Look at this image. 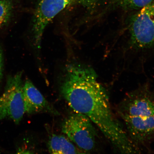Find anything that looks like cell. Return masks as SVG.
Segmentation results:
<instances>
[{"label": "cell", "mask_w": 154, "mask_h": 154, "mask_svg": "<svg viewBox=\"0 0 154 154\" xmlns=\"http://www.w3.org/2000/svg\"><path fill=\"white\" fill-rule=\"evenodd\" d=\"M48 150L52 154L84 153L66 136L53 134L49 136Z\"/></svg>", "instance_id": "ba28073f"}, {"label": "cell", "mask_w": 154, "mask_h": 154, "mask_svg": "<svg viewBox=\"0 0 154 154\" xmlns=\"http://www.w3.org/2000/svg\"><path fill=\"white\" fill-rule=\"evenodd\" d=\"M75 113L63 121L61 131L84 153H89L95 149L97 132L89 118L84 115Z\"/></svg>", "instance_id": "277c9868"}, {"label": "cell", "mask_w": 154, "mask_h": 154, "mask_svg": "<svg viewBox=\"0 0 154 154\" xmlns=\"http://www.w3.org/2000/svg\"><path fill=\"white\" fill-rule=\"evenodd\" d=\"M60 88L71 108L89 118L117 151H133L134 144L113 114L107 92L93 69L80 64L69 65Z\"/></svg>", "instance_id": "6da1fadb"}, {"label": "cell", "mask_w": 154, "mask_h": 154, "mask_svg": "<svg viewBox=\"0 0 154 154\" xmlns=\"http://www.w3.org/2000/svg\"><path fill=\"white\" fill-rule=\"evenodd\" d=\"M25 112L28 114L46 113L54 115L60 113L29 80H26L23 86Z\"/></svg>", "instance_id": "52a82bcc"}, {"label": "cell", "mask_w": 154, "mask_h": 154, "mask_svg": "<svg viewBox=\"0 0 154 154\" xmlns=\"http://www.w3.org/2000/svg\"><path fill=\"white\" fill-rule=\"evenodd\" d=\"M127 29L130 45L134 49L154 48V1L130 17Z\"/></svg>", "instance_id": "3957f363"}, {"label": "cell", "mask_w": 154, "mask_h": 154, "mask_svg": "<svg viewBox=\"0 0 154 154\" xmlns=\"http://www.w3.org/2000/svg\"><path fill=\"white\" fill-rule=\"evenodd\" d=\"M22 76L20 72L7 79L0 97V121L9 119L18 124L26 113Z\"/></svg>", "instance_id": "5b68a950"}, {"label": "cell", "mask_w": 154, "mask_h": 154, "mask_svg": "<svg viewBox=\"0 0 154 154\" xmlns=\"http://www.w3.org/2000/svg\"><path fill=\"white\" fill-rule=\"evenodd\" d=\"M12 9V3L11 1L0 0V27L8 22Z\"/></svg>", "instance_id": "30bf717a"}, {"label": "cell", "mask_w": 154, "mask_h": 154, "mask_svg": "<svg viewBox=\"0 0 154 154\" xmlns=\"http://www.w3.org/2000/svg\"><path fill=\"white\" fill-rule=\"evenodd\" d=\"M154 0H109V6L125 10H139Z\"/></svg>", "instance_id": "9c48e42d"}, {"label": "cell", "mask_w": 154, "mask_h": 154, "mask_svg": "<svg viewBox=\"0 0 154 154\" xmlns=\"http://www.w3.org/2000/svg\"><path fill=\"white\" fill-rule=\"evenodd\" d=\"M3 57L2 50L0 46V83L3 78Z\"/></svg>", "instance_id": "8fae6325"}, {"label": "cell", "mask_w": 154, "mask_h": 154, "mask_svg": "<svg viewBox=\"0 0 154 154\" xmlns=\"http://www.w3.org/2000/svg\"><path fill=\"white\" fill-rule=\"evenodd\" d=\"M126 131L139 149H148L154 140V93L149 86H140L127 94L117 107Z\"/></svg>", "instance_id": "7a4b0ae2"}, {"label": "cell", "mask_w": 154, "mask_h": 154, "mask_svg": "<svg viewBox=\"0 0 154 154\" xmlns=\"http://www.w3.org/2000/svg\"><path fill=\"white\" fill-rule=\"evenodd\" d=\"M82 0H40L35 11L32 32L35 45L40 49L44 31L52 20L67 7Z\"/></svg>", "instance_id": "8992f818"}]
</instances>
